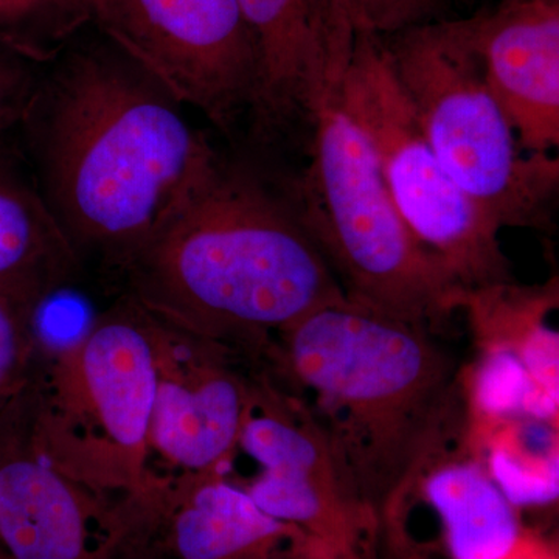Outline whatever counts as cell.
I'll use <instances>...</instances> for the list:
<instances>
[{
  "instance_id": "6da1fadb",
  "label": "cell",
  "mask_w": 559,
  "mask_h": 559,
  "mask_svg": "<svg viewBox=\"0 0 559 559\" xmlns=\"http://www.w3.org/2000/svg\"><path fill=\"white\" fill-rule=\"evenodd\" d=\"M21 123L70 245L120 270L223 162L170 92L116 47L62 62Z\"/></svg>"
},
{
  "instance_id": "7a4b0ae2",
  "label": "cell",
  "mask_w": 559,
  "mask_h": 559,
  "mask_svg": "<svg viewBox=\"0 0 559 559\" xmlns=\"http://www.w3.org/2000/svg\"><path fill=\"white\" fill-rule=\"evenodd\" d=\"M121 271L143 310L227 348L348 300L293 202L224 162Z\"/></svg>"
},
{
  "instance_id": "3957f363",
  "label": "cell",
  "mask_w": 559,
  "mask_h": 559,
  "mask_svg": "<svg viewBox=\"0 0 559 559\" xmlns=\"http://www.w3.org/2000/svg\"><path fill=\"white\" fill-rule=\"evenodd\" d=\"M278 337L290 377L314 399L345 487L381 522L454 436V364L428 330L349 300Z\"/></svg>"
},
{
  "instance_id": "277c9868",
  "label": "cell",
  "mask_w": 559,
  "mask_h": 559,
  "mask_svg": "<svg viewBox=\"0 0 559 559\" xmlns=\"http://www.w3.org/2000/svg\"><path fill=\"white\" fill-rule=\"evenodd\" d=\"M310 130L289 200L345 297L423 330L462 310L468 289L401 218L355 123L330 98Z\"/></svg>"
},
{
  "instance_id": "5b68a950",
  "label": "cell",
  "mask_w": 559,
  "mask_h": 559,
  "mask_svg": "<svg viewBox=\"0 0 559 559\" xmlns=\"http://www.w3.org/2000/svg\"><path fill=\"white\" fill-rule=\"evenodd\" d=\"M154 393V319L130 299L62 349L21 404L33 441L58 468L153 509L170 484L148 465Z\"/></svg>"
},
{
  "instance_id": "8992f818",
  "label": "cell",
  "mask_w": 559,
  "mask_h": 559,
  "mask_svg": "<svg viewBox=\"0 0 559 559\" xmlns=\"http://www.w3.org/2000/svg\"><path fill=\"white\" fill-rule=\"evenodd\" d=\"M382 40L423 134L455 186L499 230L550 229L559 162L522 154L485 79L471 21H430Z\"/></svg>"
},
{
  "instance_id": "52a82bcc",
  "label": "cell",
  "mask_w": 559,
  "mask_h": 559,
  "mask_svg": "<svg viewBox=\"0 0 559 559\" xmlns=\"http://www.w3.org/2000/svg\"><path fill=\"white\" fill-rule=\"evenodd\" d=\"M330 98L369 143L401 218L460 283L466 289L510 283L498 227L441 167L381 36L356 33Z\"/></svg>"
},
{
  "instance_id": "ba28073f",
  "label": "cell",
  "mask_w": 559,
  "mask_h": 559,
  "mask_svg": "<svg viewBox=\"0 0 559 559\" xmlns=\"http://www.w3.org/2000/svg\"><path fill=\"white\" fill-rule=\"evenodd\" d=\"M91 21L221 130L252 109L259 58L238 0H91Z\"/></svg>"
},
{
  "instance_id": "9c48e42d",
  "label": "cell",
  "mask_w": 559,
  "mask_h": 559,
  "mask_svg": "<svg viewBox=\"0 0 559 559\" xmlns=\"http://www.w3.org/2000/svg\"><path fill=\"white\" fill-rule=\"evenodd\" d=\"M148 507L70 477L36 447L21 395L0 412V554L5 559H117Z\"/></svg>"
},
{
  "instance_id": "30bf717a",
  "label": "cell",
  "mask_w": 559,
  "mask_h": 559,
  "mask_svg": "<svg viewBox=\"0 0 559 559\" xmlns=\"http://www.w3.org/2000/svg\"><path fill=\"white\" fill-rule=\"evenodd\" d=\"M238 448L261 466L242 488L264 513L341 557L374 559L380 522L345 487L329 441L304 404L257 389Z\"/></svg>"
},
{
  "instance_id": "8fae6325",
  "label": "cell",
  "mask_w": 559,
  "mask_h": 559,
  "mask_svg": "<svg viewBox=\"0 0 559 559\" xmlns=\"http://www.w3.org/2000/svg\"><path fill=\"white\" fill-rule=\"evenodd\" d=\"M153 319L151 454L156 452L183 476L223 473L238 448L253 385L231 369L230 348Z\"/></svg>"
},
{
  "instance_id": "7c38bea8",
  "label": "cell",
  "mask_w": 559,
  "mask_h": 559,
  "mask_svg": "<svg viewBox=\"0 0 559 559\" xmlns=\"http://www.w3.org/2000/svg\"><path fill=\"white\" fill-rule=\"evenodd\" d=\"M255 43L259 84L252 112L263 132L310 128L330 100L353 43L341 38L325 0H238Z\"/></svg>"
},
{
  "instance_id": "4fadbf2b",
  "label": "cell",
  "mask_w": 559,
  "mask_h": 559,
  "mask_svg": "<svg viewBox=\"0 0 559 559\" xmlns=\"http://www.w3.org/2000/svg\"><path fill=\"white\" fill-rule=\"evenodd\" d=\"M492 94L522 151L559 145V0H500L469 17Z\"/></svg>"
},
{
  "instance_id": "5bb4252c",
  "label": "cell",
  "mask_w": 559,
  "mask_h": 559,
  "mask_svg": "<svg viewBox=\"0 0 559 559\" xmlns=\"http://www.w3.org/2000/svg\"><path fill=\"white\" fill-rule=\"evenodd\" d=\"M150 536L170 559H296L311 540L221 473L171 479L151 513Z\"/></svg>"
},
{
  "instance_id": "9a60e30c",
  "label": "cell",
  "mask_w": 559,
  "mask_h": 559,
  "mask_svg": "<svg viewBox=\"0 0 559 559\" xmlns=\"http://www.w3.org/2000/svg\"><path fill=\"white\" fill-rule=\"evenodd\" d=\"M418 480L423 503L436 522V536L417 559H425L428 551L441 559H500L527 532L516 507L476 460L440 455Z\"/></svg>"
},
{
  "instance_id": "2e32d148",
  "label": "cell",
  "mask_w": 559,
  "mask_h": 559,
  "mask_svg": "<svg viewBox=\"0 0 559 559\" xmlns=\"http://www.w3.org/2000/svg\"><path fill=\"white\" fill-rule=\"evenodd\" d=\"M79 264L39 186L0 151V296L35 308L62 288Z\"/></svg>"
},
{
  "instance_id": "e0dca14e",
  "label": "cell",
  "mask_w": 559,
  "mask_h": 559,
  "mask_svg": "<svg viewBox=\"0 0 559 559\" xmlns=\"http://www.w3.org/2000/svg\"><path fill=\"white\" fill-rule=\"evenodd\" d=\"M487 426L489 477L513 507L546 506L558 498V450L536 451L538 439L514 421Z\"/></svg>"
},
{
  "instance_id": "ac0fdd59",
  "label": "cell",
  "mask_w": 559,
  "mask_h": 559,
  "mask_svg": "<svg viewBox=\"0 0 559 559\" xmlns=\"http://www.w3.org/2000/svg\"><path fill=\"white\" fill-rule=\"evenodd\" d=\"M86 21L91 0H0V47L49 60Z\"/></svg>"
},
{
  "instance_id": "d6986e66",
  "label": "cell",
  "mask_w": 559,
  "mask_h": 559,
  "mask_svg": "<svg viewBox=\"0 0 559 559\" xmlns=\"http://www.w3.org/2000/svg\"><path fill=\"white\" fill-rule=\"evenodd\" d=\"M444 0H325L330 21L342 38L356 33L385 36L437 21Z\"/></svg>"
},
{
  "instance_id": "ffe728a7",
  "label": "cell",
  "mask_w": 559,
  "mask_h": 559,
  "mask_svg": "<svg viewBox=\"0 0 559 559\" xmlns=\"http://www.w3.org/2000/svg\"><path fill=\"white\" fill-rule=\"evenodd\" d=\"M32 308L0 296V412L31 385Z\"/></svg>"
},
{
  "instance_id": "44dd1931",
  "label": "cell",
  "mask_w": 559,
  "mask_h": 559,
  "mask_svg": "<svg viewBox=\"0 0 559 559\" xmlns=\"http://www.w3.org/2000/svg\"><path fill=\"white\" fill-rule=\"evenodd\" d=\"M36 90L27 60L0 47V135L21 123Z\"/></svg>"
},
{
  "instance_id": "7402d4cb",
  "label": "cell",
  "mask_w": 559,
  "mask_h": 559,
  "mask_svg": "<svg viewBox=\"0 0 559 559\" xmlns=\"http://www.w3.org/2000/svg\"><path fill=\"white\" fill-rule=\"evenodd\" d=\"M500 559H558V551L551 544L533 535L527 530L516 547Z\"/></svg>"
},
{
  "instance_id": "603a6c76",
  "label": "cell",
  "mask_w": 559,
  "mask_h": 559,
  "mask_svg": "<svg viewBox=\"0 0 559 559\" xmlns=\"http://www.w3.org/2000/svg\"><path fill=\"white\" fill-rule=\"evenodd\" d=\"M117 559H170L159 549L156 543L151 539L148 530H143L134 539L128 544L127 549L121 551Z\"/></svg>"
},
{
  "instance_id": "cb8c5ba5",
  "label": "cell",
  "mask_w": 559,
  "mask_h": 559,
  "mask_svg": "<svg viewBox=\"0 0 559 559\" xmlns=\"http://www.w3.org/2000/svg\"><path fill=\"white\" fill-rule=\"evenodd\" d=\"M296 559H347L341 557V555L334 554L329 547L318 543V540L311 539L310 543L305 546V549L300 551L299 557Z\"/></svg>"
},
{
  "instance_id": "d4e9b609",
  "label": "cell",
  "mask_w": 559,
  "mask_h": 559,
  "mask_svg": "<svg viewBox=\"0 0 559 559\" xmlns=\"http://www.w3.org/2000/svg\"><path fill=\"white\" fill-rule=\"evenodd\" d=\"M0 559H5V557H3V555H2V554H0Z\"/></svg>"
}]
</instances>
